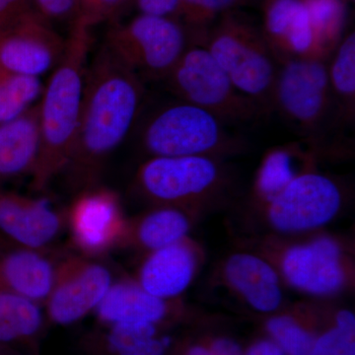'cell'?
<instances>
[{
  "instance_id": "10",
  "label": "cell",
  "mask_w": 355,
  "mask_h": 355,
  "mask_svg": "<svg viewBox=\"0 0 355 355\" xmlns=\"http://www.w3.org/2000/svg\"><path fill=\"white\" fill-rule=\"evenodd\" d=\"M342 189L335 180L304 171L268 202V220L282 232H301L321 227L340 211Z\"/></svg>"
},
{
  "instance_id": "25",
  "label": "cell",
  "mask_w": 355,
  "mask_h": 355,
  "mask_svg": "<svg viewBox=\"0 0 355 355\" xmlns=\"http://www.w3.org/2000/svg\"><path fill=\"white\" fill-rule=\"evenodd\" d=\"M320 49L327 58L343 38L347 6L345 0H303Z\"/></svg>"
},
{
  "instance_id": "4",
  "label": "cell",
  "mask_w": 355,
  "mask_h": 355,
  "mask_svg": "<svg viewBox=\"0 0 355 355\" xmlns=\"http://www.w3.org/2000/svg\"><path fill=\"white\" fill-rule=\"evenodd\" d=\"M214 114L176 100L148 114L139 130L142 149L150 157L209 156L241 153L245 141Z\"/></svg>"
},
{
  "instance_id": "5",
  "label": "cell",
  "mask_w": 355,
  "mask_h": 355,
  "mask_svg": "<svg viewBox=\"0 0 355 355\" xmlns=\"http://www.w3.org/2000/svg\"><path fill=\"white\" fill-rule=\"evenodd\" d=\"M190 43L177 19L137 14L125 22H112L102 46L142 80H164Z\"/></svg>"
},
{
  "instance_id": "26",
  "label": "cell",
  "mask_w": 355,
  "mask_h": 355,
  "mask_svg": "<svg viewBox=\"0 0 355 355\" xmlns=\"http://www.w3.org/2000/svg\"><path fill=\"white\" fill-rule=\"evenodd\" d=\"M44 86L40 77L0 72V125L38 104Z\"/></svg>"
},
{
  "instance_id": "8",
  "label": "cell",
  "mask_w": 355,
  "mask_h": 355,
  "mask_svg": "<svg viewBox=\"0 0 355 355\" xmlns=\"http://www.w3.org/2000/svg\"><path fill=\"white\" fill-rule=\"evenodd\" d=\"M328 60L291 58L279 64L272 110L303 135H317L333 111Z\"/></svg>"
},
{
  "instance_id": "36",
  "label": "cell",
  "mask_w": 355,
  "mask_h": 355,
  "mask_svg": "<svg viewBox=\"0 0 355 355\" xmlns=\"http://www.w3.org/2000/svg\"><path fill=\"white\" fill-rule=\"evenodd\" d=\"M244 355H286L273 340H263L254 343Z\"/></svg>"
},
{
  "instance_id": "6",
  "label": "cell",
  "mask_w": 355,
  "mask_h": 355,
  "mask_svg": "<svg viewBox=\"0 0 355 355\" xmlns=\"http://www.w3.org/2000/svg\"><path fill=\"white\" fill-rule=\"evenodd\" d=\"M164 81L178 100L205 110L225 125L252 123L266 114L235 87L200 44L191 42Z\"/></svg>"
},
{
  "instance_id": "33",
  "label": "cell",
  "mask_w": 355,
  "mask_h": 355,
  "mask_svg": "<svg viewBox=\"0 0 355 355\" xmlns=\"http://www.w3.org/2000/svg\"><path fill=\"white\" fill-rule=\"evenodd\" d=\"M35 9L33 0H0V28Z\"/></svg>"
},
{
  "instance_id": "37",
  "label": "cell",
  "mask_w": 355,
  "mask_h": 355,
  "mask_svg": "<svg viewBox=\"0 0 355 355\" xmlns=\"http://www.w3.org/2000/svg\"><path fill=\"white\" fill-rule=\"evenodd\" d=\"M336 327L347 333L354 334L355 317L350 311L343 310L336 317Z\"/></svg>"
},
{
  "instance_id": "24",
  "label": "cell",
  "mask_w": 355,
  "mask_h": 355,
  "mask_svg": "<svg viewBox=\"0 0 355 355\" xmlns=\"http://www.w3.org/2000/svg\"><path fill=\"white\" fill-rule=\"evenodd\" d=\"M41 324L38 303L0 288V343L34 335Z\"/></svg>"
},
{
  "instance_id": "39",
  "label": "cell",
  "mask_w": 355,
  "mask_h": 355,
  "mask_svg": "<svg viewBox=\"0 0 355 355\" xmlns=\"http://www.w3.org/2000/svg\"><path fill=\"white\" fill-rule=\"evenodd\" d=\"M352 1H354V0H352Z\"/></svg>"
},
{
  "instance_id": "3",
  "label": "cell",
  "mask_w": 355,
  "mask_h": 355,
  "mask_svg": "<svg viewBox=\"0 0 355 355\" xmlns=\"http://www.w3.org/2000/svg\"><path fill=\"white\" fill-rule=\"evenodd\" d=\"M209 51L235 87L259 105L272 110L279 62L257 28L235 10L223 14L197 42Z\"/></svg>"
},
{
  "instance_id": "2",
  "label": "cell",
  "mask_w": 355,
  "mask_h": 355,
  "mask_svg": "<svg viewBox=\"0 0 355 355\" xmlns=\"http://www.w3.org/2000/svg\"><path fill=\"white\" fill-rule=\"evenodd\" d=\"M91 29L73 22L62 60L51 72L38 103L40 151L31 177L42 191L69 164L83 110Z\"/></svg>"
},
{
  "instance_id": "32",
  "label": "cell",
  "mask_w": 355,
  "mask_h": 355,
  "mask_svg": "<svg viewBox=\"0 0 355 355\" xmlns=\"http://www.w3.org/2000/svg\"><path fill=\"white\" fill-rule=\"evenodd\" d=\"M180 2L181 0H130V6L137 9V14L177 19Z\"/></svg>"
},
{
  "instance_id": "28",
  "label": "cell",
  "mask_w": 355,
  "mask_h": 355,
  "mask_svg": "<svg viewBox=\"0 0 355 355\" xmlns=\"http://www.w3.org/2000/svg\"><path fill=\"white\" fill-rule=\"evenodd\" d=\"M266 329L286 355H309L316 340L311 331L288 315L272 318Z\"/></svg>"
},
{
  "instance_id": "34",
  "label": "cell",
  "mask_w": 355,
  "mask_h": 355,
  "mask_svg": "<svg viewBox=\"0 0 355 355\" xmlns=\"http://www.w3.org/2000/svg\"><path fill=\"white\" fill-rule=\"evenodd\" d=\"M169 340L168 338H147L146 340H142L133 347H130L128 349L123 350V352L118 354L119 355H163L164 354L166 347H168Z\"/></svg>"
},
{
  "instance_id": "16",
  "label": "cell",
  "mask_w": 355,
  "mask_h": 355,
  "mask_svg": "<svg viewBox=\"0 0 355 355\" xmlns=\"http://www.w3.org/2000/svg\"><path fill=\"white\" fill-rule=\"evenodd\" d=\"M197 266V253L184 239L150 252L140 266L137 282L148 293L168 300L188 288Z\"/></svg>"
},
{
  "instance_id": "22",
  "label": "cell",
  "mask_w": 355,
  "mask_h": 355,
  "mask_svg": "<svg viewBox=\"0 0 355 355\" xmlns=\"http://www.w3.org/2000/svg\"><path fill=\"white\" fill-rule=\"evenodd\" d=\"M329 83L334 104L343 121H354L355 112V34L343 37L327 62Z\"/></svg>"
},
{
  "instance_id": "14",
  "label": "cell",
  "mask_w": 355,
  "mask_h": 355,
  "mask_svg": "<svg viewBox=\"0 0 355 355\" xmlns=\"http://www.w3.org/2000/svg\"><path fill=\"white\" fill-rule=\"evenodd\" d=\"M64 220L49 200L0 189V232L16 246L46 250Z\"/></svg>"
},
{
  "instance_id": "13",
  "label": "cell",
  "mask_w": 355,
  "mask_h": 355,
  "mask_svg": "<svg viewBox=\"0 0 355 355\" xmlns=\"http://www.w3.org/2000/svg\"><path fill=\"white\" fill-rule=\"evenodd\" d=\"M282 272L291 286L311 295H331L347 282L342 249L330 237L288 248L282 256Z\"/></svg>"
},
{
  "instance_id": "20",
  "label": "cell",
  "mask_w": 355,
  "mask_h": 355,
  "mask_svg": "<svg viewBox=\"0 0 355 355\" xmlns=\"http://www.w3.org/2000/svg\"><path fill=\"white\" fill-rule=\"evenodd\" d=\"M96 310L100 319L113 324H155L164 319L169 306L167 300L148 293L137 282L121 279L112 284Z\"/></svg>"
},
{
  "instance_id": "31",
  "label": "cell",
  "mask_w": 355,
  "mask_h": 355,
  "mask_svg": "<svg viewBox=\"0 0 355 355\" xmlns=\"http://www.w3.org/2000/svg\"><path fill=\"white\" fill-rule=\"evenodd\" d=\"M35 9L51 24L76 20L77 0H33Z\"/></svg>"
},
{
  "instance_id": "35",
  "label": "cell",
  "mask_w": 355,
  "mask_h": 355,
  "mask_svg": "<svg viewBox=\"0 0 355 355\" xmlns=\"http://www.w3.org/2000/svg\"><path fill=\"white\" fill-rule=\"evenodd\" d=\"M211 355H244L240 345L229 338H217L209 347Z\"/></svg>"
},
{
  "instance_id": "11",
  "label": "cell",
  "mask_w": 355,
  "mask_h": 355,
  "mask_svg": "<svg viewBox=\"0 0 355 355\" xmlns=\"http://www.w3.org/2000/svg\"><path fill=\"white\" fill-rule=\"evenodd\" d=\"M67 38L33 9L0 28V72L43 76L62 60Z\"/></svg>"
},
{
  "instance_id": "15",
  "label": "cell",
  "mask_w": 355,
  "mask_h": 355,
  "mask_svg": "<svg viewBox=\"0 0 355 355\" xmlns=\"http://www.w3.org/2000/svg\"><path fill=\"white\" fill-rule=\"evenodd\" d=\"M261 33L277 62L323 58L303 0H266Z\"/></svg>"
},
{
  "instance_id": "30",
  "label": "cell",
  "mask_w": 355,
  "mask_h": 355,
  "mask_svg": "<svg viewBox=\"0 0 355 355\" xmlns=\"http://www.w3.org/2000/svg\"><path fill=\"white\" fill-rule=\"evenodd\" d=\"M309 355H355L354 334L331 329L315 340Z\"/></svg>"
},
{
  "instance_id": "21",
  "label": "cell",
  "mask_w": 355,
  "mask_h": 355,
  "mask_svg": "<svg viewBox=\"0 0 355 355\" xmlns=\"http://www.w3.org/2000/svg\"><path fill=\"white\" fill-rule=\"evenodd\" d=\"M189 230L190 221L183 209L159 205L128 222L123 245L153 252L186 239Z\"/></svg>"
},
{
  "instance_id": "7",
  "label": "cell",
  "mask_w": 355,
  "mask_h": 355,
  "mask_svg": "<svg viewBox=\"0 0 355 355\" xmlns=\"http://www.w3.org/2000/svg\"><path fill=\"white\" fill-rule=\"evenodd\" d=\"M224 177L218 158L150 157L137 170L135 183L147 200L182 209L220 190L225 182Z\"/></svg>"
},
{
  "instance_id": "19",
  "label": "cell",
  "mask_w": 355,
  "mask_h": 355,
  "mask_svg": "<svg viewBox=\"0 0 355 355\" xmlns=\"http://www.w3.org/2000/svg\"><path fill=\"white\" fill-rule=\"evenodd\" d=\"M225 277L254 309L270 313L282 301L279 275L270 263L250 254H236L226 261Z\"/></svg>"
},
{
  "instance_id": "38",
  "label": "cell",
  "mask_w": 355,
  "mask_h": 355,
  "mask_svg": "<svg viewBox=\"0 0 355 355\" xmlns=\"http://www.w3.org/2000/svg\"><path fill=\"white\" fill-rule=\"evenodd\" d=\"M187 355H211L209 347H202V345H193L187 352Z\"/></svg>"
},
{
  "instance_id": "17",
  "label": "cell",
  "mask_w": 355,
  "mask_h": 355,
  "mask_svg": "<svg viewBox=\"0 0 355 355\" xmlns=\"http://www.w3.org/2000/svg\"><path fill=\"white\" fill-rule=\"evenodd\" d=\"M44 252L17 246L0 254V288L35 303L46 302L58 265Z\"/></svg>"
},
{
  "instance_id": "29",
  "label": "cell",
  "mask_w": 355,
  "mask_h": 355,
  "mask_svg": "<svg viewBox=\"0 0 355 355\" xmlns=\"http://www.w3.org/2000/svg\"><path fill=\"white\" fill-rule=\"evenodd\" d=\"M130 6V0H77V13L73 22L92 30L105 22H114Z\"/></svg>"
},
{
  "instance_id": "1",
  "label": "cell",
  "mask_w": 355,
  "mask_h": 355,
  "mask_svg": "<svg viewBox=\"0 0 355 355\" xmlns=\"http://www.w3.org/2000/svg\"><path fill=\"white\" fill-rule=\"evenodd\" d=\"M144 97V80L101 46L88 62L76 142L62 173L72 190L99 184L109 159L135 128Z\"/></svg>"
},
{
  "instance_id": "9",
  "label": "cell",
  "mask_w": 355,
  "mask_h": 355,
  "mask_svg": "<svg viewBox=\"0 0 355 355\" xmlns=\"http://www.w3.org/2000/svg\"><path fill=\"white\" fill-rule=\"evenodd\" d=\"M65 220L72 244L88 258L123 246L128 222L120 196L100 184L77 191Z\"/></svg>"
},
{
  "instance_id": "27",
  "label": "cell",
  "mask_w": 355,
  "mask_h": 355,
  "mask_svg": "<svg viewBox=\"0 0 355 355\" xmlns=\"http://www.w3.org/2000/svg\"><path fill=\"white\" fill-rule=\"evenodd\" d=\"M243 0H181L177 20L186 28L190 41H198L223 14L235 10Z\"/></svg>"
},
{
  "instance_id": "18",
  "label": "cell",
  "mask_w": 355,
  "mask_h": 355,
  "mask_svg": "<svg viewBox=\"0 0 355 355\" xmlns=\"http://www.w3.org/2000/svg\"><path fill=\"white\" fill-rule=\"evenodd\" d=\"M38 104L0 125V182L32 175L38 160Z\"/></svg>"
},
{
  "instance_id": "12",
  "label": "cell",
  "mask_w": 355,
  "mask_h": 355,
  "mask_svg": "<svg viewBox=\"0 0 355 355\" xmlns=\"http://www.w3.org/2000/svg\"><path fill=\"white\" fill-rule=\"evenodd\" d=\"M90 259L69 257L58 263L46 300L49 315L55 323H74L96 309L113 284L108 268Z\"/></svg>"
},
{
  "instance_id": "23",
  "label": "cell",
  "mask_w": 355,
  "mask_h": 355,
  "mask_svg": "<svg viewBox=\"0 0 355 355\" xmlns=\"http://www.w3.org/2000/svg\"><path fill=\"white\" fill-rule=\"evenodd\" d=\"M302 154L300 147L296 144H288L268 151L257 173L254 182L257 196L266 203L277 197L294 178L302 173L296 167L297 159L301 158L299 156Z\"/></svg>"
}]
</instances>
